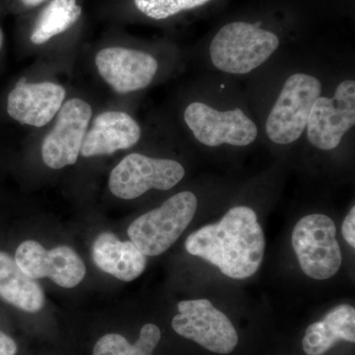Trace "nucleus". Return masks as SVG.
I'll list each match as a JSON object with an SVG mask.
<instances>
[{
  "label": "nucleus",
  "instance_id": "f257e3e1",
  "mask_svg": "<svg viewBox=\"0 0 355 355\" xmlns=\"http://www.w3.org/2000/svg\"><path fill=\"white\" fill-rule=\"evenodd\" d=\"M189 254L216 266L225 277L246 279L258 272L265 256L266 239L251 207L238 205L216 223L191 233L184 242Z\"/></svg>",
  "mask_w": 355,
  "mask_h": 355
},
{
  "label": "nucleus",
  "instance_id": "f03ea898",
  "mask_svg": "<svg viewBox=\"0 0 355 355\" xmlns=\"http://www.w3.org/2000/svg\"><path fill=\"white\" fill-rule=\"evenodd\" d=\"M260 25L238 21L222 27L209 46L214 67L226 73L246 74L265 64L279 49V39Z\"/></svg>",
  "mask_w": 355,
  "mask_h": 355
},
{
  "label": "nucleus",
  "instance_id": "7ed1b4c3",
  "mask_svg": "<svg viewBox=\"0 0 355 355\" xmlns=\"http://www.w3.org/2000/svg\"><path fill=\"white\" fill-rule=\"evenodd\" d=\"M197 209V197L181 191L135 219L128 229V237L146 256L162 254L190 225Z\"/></svg>",
  "mask_w": 355,
  "mask_h": 355
},
{
  "label": "nucleus",
  "instance_id": "20e7f679",
  "mask_svg": "<svg viewBox=\"0 0 355 355\" xmlns=\"http://www.w3.org/2000/svg\"><path fill=\"white\" fill-rule=\"evenodd\" d=\"M291 243L301 270L311 279H329L340 270L343 254L336 224L326 214L301 218L293 229Z\"/></svg>",
  "mask_w": 355,
  "mask_h": 355
},
{
  "label": "nucleus",
  "instance_id": "39448f33",
  "mask_svg": "<svg viewBox=\"0 0 355 355\" xmlns=\"http://www.w3.org/2000/svg\"><path fill=\"white\" fill-rule=\"evenodd\" d=\"M322 84L307 73L292 74L286 79L268 114L266 135L273 144L286 146L300 139L313 104L321 96Z\"/></svg>",
  "mask_w": 355,
  "mask_h": 355
},
{
  "label": "nucleus",
  "instance_id": "423d86ee",
  "mask_svg": "<svg viewBox=\"0 0 355 355\" xmlns=\"http://www.w3.org/2000/svg\"><path fill=\"white\" fill-rule=\"evenodd\" d=\"M178 311L172 320L178 335L214 354H229L237 347L239 336L232 322L207 299L181 301Z\"/></svg>",
  "mask_w": 355,
  "mask_h": 355
},
{
  "label": "nucleus",
  "instance_id": "0eeeda50",
  "mask_svg": "<svg viewBox=\"0 0 355 355\" xmlns=\"http://www.w3.org/2000/svg\"><path fill=\"white\" fill-rule=\"evenodd\" d=\"M184 176V167L177 161L132 153L114 168L109 189L116 197L133 200L153 189L170 190Z\"/></svg>",
  "mask_w": 355,
  "mask_h": 355
},
{
  "label": "nucleus",
  "instance_id": "6e6552de",
  "mask_svg": "<svg viewBox=\"0 0 355 355\" xmlns=\"http://www.w3.org/2000/svg\"><path fill=\"white\" fill-rule=\"evenodd\" d=\"M184 120L203 146L244 147L258 137L256 123L241 109L219 111L205 103L193 102L184 110Z\"/></svg>",
  "mask_w": 355,
  "mask_h": 355
},
{
  "label": "nucleus",
  "instance_id": "1a4fd4ad",
  "mask_svg": "<svg viewBox=\"0 0 355 355\" xmlns=\"http://www.w3.org/2000/svg\"><path fill=\"white\" fill-rule=\"evenodd\" d=\"M355 125V81L347 79L338 84L333 97L320 96L311 108L307 137L313 146L333 150L343 135Z\"/></svg>",
  "mask_w": 355,
  "mask_h": 355
},
{
  "label": "nucleus",
  "instance_id": "9d476101",
  "mask_svg": "<svg viewBox=\"0 0 355 355\" xmlns=\"http://www.w3.org/2000/svg\"><path fill=\"white\" fill-rule=\"evenodd\" d=\"M91 118L92 109L88 103L81 99L65 102L58 111L55 127L44 137L42 146L44 164L53 170L76 164Z\"/></svg>",
  "mask_w": 355,
  "mask_h": 355
},
{
  "label": "nucleus",
  "instance_id": "9b49d317",
  "mask_svg": "<svg viewBox=\"0 0 355 355\" xmlns=\"http://www.w3.org/2000/svg\"><path fill=\"white\" fill-rule=\"evenodd\" d=\"M14 260L28 277L34 279L48 277L64 288L78 286L86 275L83 259L69 246L48 251L40 243L27 240L18 246Z\"/></svg>",
  "mask_w": 355,
  "mask_h": 355
},
{
  "label": "nucleus",
  "instance_id": "f8f14e48",
  "mask_svg": "<svg viewBox=\"0 0 355 355\" xmlns=\"http://www.w3.org/2000/svg\"><path fill=\"white\" fill-rule=\"evenodd\" d=\"M95 62L102 78L120 94L146 88L158 70L157 60L149 53L119 46L103 49Z\"/></svg>",
  "mask_w": 355,
  "mask_h": 355
},
{
  "label": "nucleus",
  "instance_id": "ddd939ff",
  "mask_svg": "<svg viewBox=\"0 0 355 355\" xmlns=\"http://www.w3.org/2000/svg\"><path fill=\"white\" fill-rule=\"evenodd\" d=\"M65 95L64 88L57 83H28L22 77L9 93L7 113L23 125L42 128L55 118Z\"/></svg>",
  "mask_w": 355,
  "mask_h": 355
},
{
  "label": "nucleus",
  "instance_id": "4468645a",
  "mask_svg": "<svg viewBox=\"0 0 355 355\" xmlns=\"http://www.w3.org/2000/svg\"><path fill=\"white\" fill-rule=\"evenodd\" d=\"M141 137L139 123L123 112L108 111L93 121L84 137L80 153L84 157L109 155L135 146Z\"/></svg>",
  "mask_w": 355,
  "mask_h": 355
},
{
  "label": "nucleus",
  "instance_id": "2eb2a0df",
  "mask_svg": "<svg viewBox=\"0 0 355 355\" xmlns=\"http://www.w3.org/2000/svg\"><path fill=\"white\" fill-rule=\"evenodd\" d=\"M95 265L123 282H132L144 272L146 256L132 241H120L111 232L96 238L92 248Z\"/></svg>",
  "mask_w": 355,
  "mask_h": 355
},
{
  "label": "nucleus",
  "instance_id": "dca6fc26",
  "mask_svg": "<svg viewBox=\"0 0 355 355\" xmlns=\"http://www.w3.org/2000/svg\"><path fill=\"white\" fill-rule=\"evenodd\" d=\"M340 340L355 342L354 306H336L322 321L310 324L303 338V350L307 355H324Z\"/></svg>",
  "mask_w": 355,
  "mask_h": 355
},
{
  "label": "nucleus",
  "instance_id": "f3484780",
  "mask_svg": "<svg viewBox=\"0 0 355 355\" xmlns=\"http://www.w3.org/2000/svg\"><path fill=\"white\" fill-rule=\"evenodd\" d=\"M0 297L28 313H37L44 304V294L36 279L21 270L15 260L0 252Z\"/></svg>",
  "mask_w": 355,
  "mask_h": 355
},
{
  "label": "nucleus",
  "instance_id": "a211bd4d",
  "mask_svg": "<svg viewBox=\"0 0 355 355\" xmlns=\"http://www.w3.org/2000/svg\"><path fill=\"white\" fill-rule=\"evenodd\" d=\"M83 13L76 0H51L37 19L33 29L31 42L35 44L46 43L49 40L69 30Z\"/></svg>",
  "mask_w": 355,
  "mask_h": 355
},
{
  "label": "nucleus",
  "instance_id": "6ab92c4d",
  "mask_svg": "<svg viewBox=\"0 0 355 355\" xmlns=\"http://www.w3.org/2000/svg\"><path fill=\"white\" fill-rule=\"evenodd\" d=\"M161 340L156 324H146L140 330L139 340L130 345L119 334H108L96 343L93 355H153Z\"/></svg>",
  "mask_w": 355,
  "mask_h": 355
},
{
  "label": "nucleus",
  "instance_id": "aec40b11",
  "mask_svg": "<svg viewBox=\"0 0 355 355\" xmlns=\"http://www.w3.org/2000/svg\"><path fill=\"white\" fill-rule=\"evenodd\" d=\"M210 0H135V6L147 17L163 20L184 10L205 6Z\"/></svg>",
  "mask_w": 355,
  "mask_h": 355
},
{
  "label": "nucleus",
  "instance_id": "412c9836",
  "mask_svg": "<svg viewBox=\"0 0 355 355\" xmlns=\"http://www.w3.org/2000/svg\"><path fill=\"white\" fill-rule=\"evenodd\" d=\"M343 238L347 244L355 248V207H352L347 216H345L342 226Z\"/></svg>",
  "mask_w": 355,
  "mask_h": 355
},
{
  "label": "nucleus",
  "instance_id": "4be33fe9",
  "mask_svg": "<svg viewBox=\"0 0 355 355\" xmlns=\"http://www.w3.org/2000/svg\"><path fill=\"white\" fill-rule=\"evenodd\" d=\"M17 350L13 338L0 331V355H16Z\"/></svg>",
  "mask_w": 355,
  "mask_h": 355
},
{
  "label": "nucleus",
  "instance_id": "5701e85b",
  "mask_svg": "<svg viewBox=\"0 0 355 355\" xmlns=\"http://www.w3.org/2000/svg\"><path fill=\"white\" fill-rule=\"evenodd\" d=\"M21 1H22L23 4L26 6L33 7L40 6V4L43 3L46 0H21Z\"/></svg>",
  "mask_w": 355,
  "mask_h": 355
},
{
  "label": "nucleus",
  "instance_id": "b1692460",
  "mask_svg": "<svg viewBox=\"0 0 355 355\" xmlns=\"http://www.w3.org/2000/svg\"><path fill=\"white\" fill-rule=\"evenodd\" d=\"M4 37L3 32H2L1 28H0V50H1L2 44H3Z\"/></svg>",
  "mask_w": 355,
  "mask_h": 355
}]
</instances>
